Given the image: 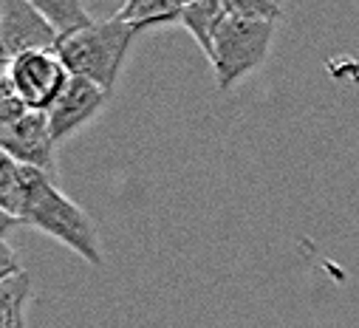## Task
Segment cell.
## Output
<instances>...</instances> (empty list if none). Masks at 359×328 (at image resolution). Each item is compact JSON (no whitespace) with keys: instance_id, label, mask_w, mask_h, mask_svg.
I'll return each instance as SVG.
<instances>
[{"instance_id":"cell-1","label":"cell","mask_w":359,"mask_h":328,"mask_svg":"<svg viewBox=\"0 0 359 328\" xmlns=\"http://www.w3.org/2000/svg\"><path fill=\"white\" fill-rule=\"evenodd\" d=\"M20 224L34 226L62 246H68L71 252H76L82 261L91 266H102V243H100V229L94 218L88 215L76 201H71L54 179H48L40 170L23 168V204H20Z\"/></svg>"},{"instance_id":"cell-2","label":"cell","mask_w":359,"mask_h":328,"mask_svg":"<svg viewBox=\"0 0 359 328\" xmlns=\"http://www.w3.org/2000/svg\"><path fill=\"white\" fill-rule=\"evenodd\" d=\"M136 37L139 32L114 15L111 20H97L91 29L60 43L57 57L62 60L71 76L94 82L111 97Z\"/></svg>"},{"instance_id":"cell-3","label":"cell","mask_w":359,"mask_h":328,"mask_svg":"<svg viewBox=\"0 0 359 328\" xmlns=\"http://www.w3.org/2000/svg\"><path fill=\"white\" fill-rule=\"evenodd\" d=\"M275 32H278L275 23L249 20V18H238L226 12V18L218 26L212 60H210L218 91H229L241 79L263 68L269 51H272Z\"/></svg>"},{"instance_id":"cell-4","label":"cell","mask_w":359,"mask_h":328,"mask_svg":"<svg viewBox=\"0 0 359 328\" xmlns=\"http://www.w3.org/2000/svg\"><path fill=\"white\" fill-rule=\"evenodd\" d=\"M9 88L12 97L34 114H48L51 105L68 86V68L57 57V51H29L12 60L9 65Z\"/></svg>"},{"instance_id":"cell-5","label":"cell","mask_w":359,"mask_h":328,"mask_svg":"<svg viewBox=\"0 0 359 328\" xmlns=\"http://www.w3.org/2000/svg\"><path fill=\"white\" fill-rule=\"evenodd\" d=\"M0 150L9 153L20 168H32L57 182V142L46 114L26 111L0 128Z\"/></svg>"},{"instance_id":"cell-6","label":"cell","mask_w":359,"mask_h":328,"mask_svg":"<svg viewBox=\"0 0 359 328\" xmlns=\"http://www.w3.org/2000/svg\"><path fill=\"white\" fill-rule=\"evenodd\" d=\"M0 40L9 57L29 51H57L60 37L32 0H0Z\"/></svg>"},{"instance_id":"cell-7","label":"cell","mask_w":359,"mask_h":328,"mask_svg":"<svg viewBox=\"0 0 359 328\" xmlns=\"http://www.w3.org/2000/svg\"><path fill=\"white\" fill-rule=\"evenodd\" d=\"M105 102H108V94L100 86H94V82H88V79H79V76H71L60 100L46 114L54 142L57 144L65 142L68 136L82 130L91 119H97L105 111Z\"/></svg>"},{"instance_id":"cell-8","label":"cell","mask_w":359,"mask_h":328,"mask_svg":"<svg viewBox=\"0 0 359 328\" xmlns=\"http://www.w3.org/2000/svg\"><path fill=\"white\" fill-rule=\"evenodd\" d=\"M226 18L224 0H201V4H184L182 6V18H178V26H184L198 48L204 51L207 60H212V46H215V34L221 20Z\"/></svg>"},{"instance_id":"cell-9","label":"cell","mask_w":359,"mask_h":328,"mask_svg":"<svg viewBox=\"0 0 359 328\" xmlns=\"http://www.w3.org/2000/svg\"><path fill=\"white\" fill-rule=\"evenodd\" d=\"M32 4L48 20V26L57 32L60 43H65L68 37L91 29L97 23L91 18V12H88V6L79 4V0H32Z\"/></svg>"},{"instance_id":"cell-10","label":"cell","mask_w":359,"mask_h":328,"mask_svg":"<svg viewBox=\"0 0 359 328\" xmlns=\"http://www.w3.org/2000/svg\"><path fill=\"white\" fill-rule=\"evenodd\" d=\"M182 6L178 0H130L125 4L116 18L130 23L136 32H144V29H153V26H170V23H178L182 18Z\"/></svg>"},{"instance_id":"cell-11","label":"cell","mask_w":359,"mask_h":328,"mask_svg":"<svg viewBox=\"0 0 359 328\" xmlns=\"http://www.w3.org/2000/svg\"><path fill=\"white\" fill-rule=\"evenodd\" d=\"M29 294H32L29 272H20L0 286V328H26Z\"/></svg>"},{"instance_id":"cell-12","label":"cell","mask_w":359,"mask_h":328,"mask_svg":"<svg viewBox=\"0 0 359 328\" xmlns=\"http://www.w3.org/2000/svg\"><path fill=\"white\" fill-rule=\"evenodd\" d=\"M23 204V168L0 150V210H6L12 218L20 215Z\"/></svg>"},{"instance_id":"cell-13","label":"cell","mask_w":359,"mask_h":328,"mask_svg":"<svg viewBox=\"0 0 359 328\" xmlns=\"http://www.w3.org/2000/svg\"><path fill=\"white\" fill-rule=\"evenodd\" d=\"M224 9L238 18L263 20V23H275V26L283 20V9L278 4H272V0H224Z\"/></svg>"},{"instance_id":"cell-14","label":"cell","mask_w":359,"mask_h":328,"mask_svg":"<svg viewBox=\"0 0 359 328\" xmlns=\"http://www.w3.org/2000/svg\"><path fill=\"white\" fill-rule=\"evenodd\" d=\"M20 272H26V269L20 266V258L12 250V243L9 240H0V286H4L9 278L20 275Z\"/></svg>"},{"instance_id":"cell-15","label":"cell","mask_w":359,"mask_h":328,"mask_svg":"<svg viewBox=\"0 0 359 328\" xmlns=\"http://www.w3.org/2000/svg\"><path fill=\"white\" fill-rule=\"evenodd\" d=\"M18 224H20L18 218H12L6 210H0V240H6V238H9V232H12Z\"/></svg>"},{"instance_id":"cell-16","label":"cell","mask_w":359,"mask_h":328,"mask_svg":"<svg viewBox=\"0 0 359 328\" xmlns=\"http://www.w3.org/2000/svg\"><path fill=\"white\" fill-rule=\"evenodd\" d=\"M9 65H12V57H9L6 46H4V40H0V76L9 74Z\"/></svg>"},{"instance_id":"cell-17","label":"cell","mask_w":359,"mask_h":328,"mask_svg":"<svg viewBox=\"0 0 359 328\" xmlns=\"http://www.w3.org/2000/svg\"><path fill=\"white\" fill-rule=\"evenodd\" d=\"M12 97V88H9V79L6 76H0V102H6Z\"/></svg>"}]
</instances>
